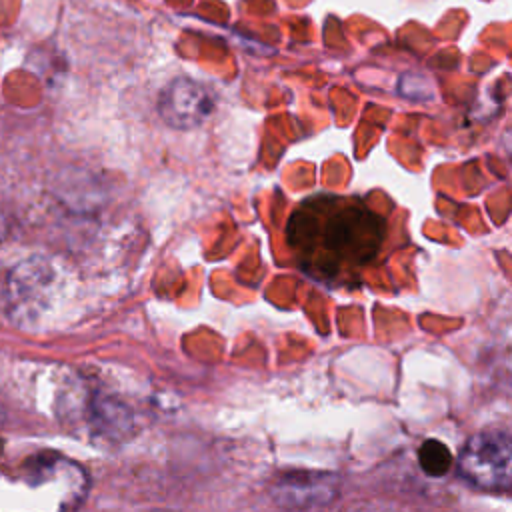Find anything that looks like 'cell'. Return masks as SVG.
I'll use <instances>...</instances> for the list:
<instances>
[{"mask_svg":"<svg viewBox=\"0 0 512 512\" xmlns=\"http://www.w3.org/2000/svg\"><path fill=\"white\" fill-rule=\"evenodd\" d=\"M286 232L306 270L338 278L376 256L384 220L358 198L316 194L292 212Z\"/></svg>","mask_w":512,"mask_h":512,"instance_id":"obj_1","label":"cell"},{"mask_svg":"<svg viewBox=\"0 0 512 512\" xmlns=\"http://www.w3.org/2000/svg\"><path fill=\"white\" fill-rule=\"evenodd\" d=\"M458 472L480 490L506 492L512 484V440L506 430L474 434L458 456Z\"/></svg>","mask_w":512,"mask_h":512,"instance_id":"obj_2","label":"cell"},{"mask_svg":"<svg viewBox=\"0 0 512 512\" xmlns=\"http://www.w3.org/2000/svg\"><path fill=\"white\" fill-rule=\"evenodd\" d=\"M340 480L332 472L292 470L278 476L270 488L272 498L288 510L324 506L338 494Z\"/></svg>","mask_w":512,"mask_h":512,"instance_id":"obj_3","label":"cell"},{"mask_svg":"<svg viewBox=\"0 0 512 512\" xmlns=\"http://www.w3.org/2000/svg\"><path fill=\"white\" fill-rule=\"evenodd\" d=\"M214 108V100L206 86L190 78L172 80L160 94L158 110L166 124L176 128H192L204 122Z\"/></svg>","mask_w":512,"mask_h":512,"instance_id":"obj_4","label":"cell"},{"mask_svg":"<svg viewBox=\"0 0 512 512\" xmlns=\"http://www.w3.org/2000/svg\"><path fill=\"white\" fill-rule=\"evenodd\" d=\"M50 282V268L40 258H30L20 262L10 278L6 288L8 310L16 322H28L42 304L46 286Z\"/></svg>","mask_w":512,"mask_h":512,"instance_id":"obj_5","label":"cell"},{"mask_svg":"<svg viewBox=\"0 0 512 512\" xmlns=\"http://www.w3.org/2000/svg\"><path fill=\"white\" fill-rule=\"evenodd\" d=\"M418 464L428 476L440 478L450 470L452 454L440 440H426L418 448Z\"/></svg>","mask_w":512,"mask_h":512,"instance_id":"obj_6","label":"cell"}]
</instances>
